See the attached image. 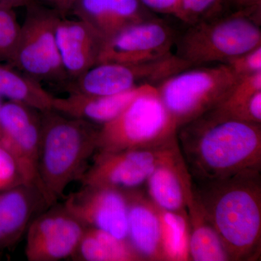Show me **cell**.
Instances as JSON below:
<instances>
[{
    "label": "cell",
    "instance_id": "1f68e13d",
    "mask_svg": "<svg viewBox=\"0 0 261 261\" xmlns=\"http://www.w3.org/2000/svg\"><path fill=\"white\" fill-rule=\"evenodd\" d=\"M34 1V0H0V5L9 7L14 9L16 7H27L29 3Z\"/></svg>",
    "mask_w": 261,
    "mask_h": 261
},
{
    "label": "cell",
    "instance_id": "52a82bcc",
    "mask_svg": "<svg viewBox=\"0 0 261 261\" xmlns=\"http://www.w3.org/2000/svg\"><path fill=\"white\" fill-rule=\"evenodd\" d=\"M25 8L27 15L9 65L39 83L61 84L66 88L70 81L62 64L56 37L62 16L35 0Z\"/></svg>",
    "mask_w": 261,
    "mask_h": 261
},
{
    "label": "cell",
    "instance_id": "4316f807",
    "mask_svg": "<svg viewBox=\"0 0 261 261\" xmlns=\"http://www.w3.org/2000/svg\"><path fill=\"white\" fill-rule=\"evenodd\" d=\"M226 64L238 79L260 73L261 46L233 58Z\"/></svg>",
    "mask_w": 261,
    "mask_h": 261
},
{
    "label": "cell",
    "instance_id": "2e32d148",
    "mask_svg": "<svg viewBox=\"0 0 261 261\" xmlns=\"http://www.w3.org/2000/svg\"><path fill=\"white\" fill-rule=\"evenodd\" d=\"M123 191L128 203L127 240L142 260L165 261L159 207L139 188Z\"/></svg>",
    "mask_w": 261,
    "mask_h": 261
},
{
    "label": "cell",
    "instance_id": "f1b7e54d",
    "mask_svg": "<svg viewBox=\"0 0 261 261\" xmlns=\"http://www.w3.org/2000/svg\"><path fill=\"white\" fill-rule=\"evenodd\" d=\"M149 9L176 16L180 0H140Z\"/></svg>",
    "mask_w": 261,
    "mask_h": 261
},
{
    "label": "cell",
    "instance_id": "5b68a950",
    "mask_svg": "<svg viewBox=\"0 0 261 261\" xmlns=\"http://www.w3.org/2000/svg\"><path fill=\"white\" fill-rule=\"evenodd\" d=\"M258 14L260 11L238 10L224 18L192 24L178 41L176 55L192 67L226 64L261 46Z\"/></svg>",
    "mask_w": 261,
    "mask_h": 261
},
{
    "label": "cell",
    "instance_id": "6da1fadb",
    "mask_svg": "<svg viewBox=\"0 0 261 261\" xmlns=\"http://www.w3.org/2000/svg\"><path fill=\"white\" fill-rule=\"evenodd\" d=\"M176 138L194 183L261 170V124L208 112L180 126Z\"/></svg>",
    "mask_w": 261,
    "mask_h": 261
},
{
    "label": "cell",
    "instance_id": "ba28073f",
    "mask_svg": "<svg viewBox=\"0 0 261 261\" xmlns=\"http://www.w3.org/2000/svg\"><path fill=\"white\" fill-rule=\"evenodd\" d=\"M191 65L176 54L141 63H98L67 86L70 94L106 96L143 85L157 86Z\"/></svg>",
    "mask_w": 261,
    "mask_h": 261
},
{
    "label": "cell",
    "instance_id": "d6986e66",
    "mask_svg": "<svg viewBox=\"0 0 261 261\" xmlns=\"http://www.w3.org/2000/svg\"><path fill=\"white\" fill-rule=\"evenodd\" d=\"M145 85L121 93L106 96L70 94L54 97L53 110L65 116L102 125L112 121L143 90Z\"/></svg>",
    "mask_w": 261,
    "mask_h": 261
},
{
    "label": "cell",
    "instance_id": "5bb4252c",
    "mask_svg": "<svg viewBox=\"0 0 261 261\" xmlns=\"http://www.w3.org/2000/svg\"><path fill=\"white\" fill-rule=\"evenodd\" d=\"M149 197L163 210L186 214L192 180L178 144L168 150L145 182Z\"/></svg>",
    "mask_w": 261,
    "mask_h": 261
},
{
    "label": "cell",
    "instance_id": "8992f818",
    "mask_svg": "<svg viewBox=\"0 0 261 261\" xmlns=\"http://www.w3.org/2000/svg\"><path fill=\"white\" fill-rule=\"evenodd\" d=\"M239 79L226 64L187 68L155 86L177 129L214 109Z\"/></svg>",
    "mask_w": 261,
    "mask_h": 261
},
{
    "label": "cell",
    "instance_id": "d6a6232c",
    "mask_svg": "<svg viewBox=\"0 0 261 261\" xmlns=\"http://www.w3.org/2000/svg\"><path fill=\"white\" fill-rule=\"evenodd\" d=\"M2 99H3V98L0 97V118H1L2 108H3V100H2Z\"/></svg>",
    "mask_w": 261,
    "mask_h": 261
},
{
    "label": "cell",
    "instance_id": "8fae6325",
    "mask_svg": "<svg viewBox=\"0 0 261 261\" xmlns=\"http://www.w3.org/2000/svg\"><path fill=\"white\" fill-rule=\"evenodd\" d=\"M177 144L158 149L95 152L93 163L86 170L80 181L82 185L110 187L120 190L138 189L168 150Z\"/></svg>",
    "mask_w": 261,
    "mask_h": 261
},
{
    "label": "cell",
    "instance_id": "cb8c5ba5",
    "mask_svg": "<svg viewBox=\"0 0 261 261\" xmlns=\"http://www.w3.org/2000/svg\"><path fill=\"white\" fill-rule=\"evenodd\" d=\"M258 92H261V72L239 79L227 97L209 113L221 118H234Z\"/></svg>",
    "mask_w": 261,
    "mask_h": 261
},
{
    "label": "cell",
    "instance_id": "484cf974",
    "mask_svg": "<svg viewBox=\"0 0 261 261\" xmlns=\"http://www.w3.org/2000/svg\"><path fill=\"white\" fill-rule=\"evenodd\" d=\"M222 0H180L176 17L192 24L208 18Z\"/></svg>",
    "mask_w": 261,
    "mask_h": 261
},
{
    "label": "cell",
    "instance_id": "277c9868",
    "mask_svg": "<svg viewBox=\"0 0 261 261\" xmlns=\"http://www.w3.org/2000/svg\"><path fill=\"white\" fill-rule=\"evenodd\" d=\"M176 132L156 87L145 85L118 116L99 127L97 152L165 148L177 143Z\"/></svg>",
    "mask_w": 261,
    "mask_h": 261
},
{
    "label": "cell",
    "instance_id": "603a6c76",
    "mask_svg": "<svg viewBox=\"0 0 261 261\" xmlns=\"http://www.w3.org/2000/svg\"><path fill=\"white\" fill-rule=\"evenodd\" d=\"M159 208L162 225V245L165 260H190L188 212L180 214Z\"/></svg>",
    "mask_w": 261,
    "mask_h": 261
},
{
    "label": "cell",
    "instance_id": "4dcf8cb0",
    "mask_svg": "<svg viewBox=\"0 0 261 261\" xmlns=\"http://www.w3.org/2000/svg\"><path fill=\"white\" fill-rule=\"evenodd\" d=\"M238 10L260 11L261 0H233Z\"/></svg>",
    "mask_w": 261,
    "mask_h": 261
},
{
    "label": "cell",
    "instance_id": "ac0fdd59",
    "mask_svg": "<svg viewBox=\"0 0 261 261\" xmlns=\"http://www.w3.org/2000/svg\"><path fill=\"white\" fill-rule=\"evenodd\" d=\"M140 0H75L70 12L89 24L105 40L145 20Z\"/></svg>",
    "mask_w": 261,
    "mask_h": 261
},
{
    "label": "cell",
    "instance_id": "e0dca14e",
    "mask_svg": "<svg viewBox=\"0 0 261 261\" xmlns=\"http://www.w3.org/2000/svg\"><path fill=\"white\" fill-rule=\"evenodd\" d=\"M48 207L36 187L20 185L0 191V251L16 243L32 220Z\"/></svg>",
    "mask_w": 261,
    "mask_h": 261
},
{
    "label": "cell",
    "instance_id": "44dd1931",
    "mask_svg": "<svg viewBox=\"0 0 261 261\" xmlns=\"http://www.w3.org/2000/svg\"><path fill=\"white\" fill-rule=\"evenodd\" d=\"M81 261H140L127 239L92 227L86 228L80 245L71 257Z\"/></svg>",
    "mask_w": 261,
    "mask_h": 261
},
{
    "label": "cell",
    "instance_id": "7a4b0ae2",
    "mask_svg": "<svg viewBox=\"0 0 261 261\" xmlns=\"http://www.w3.org/2000/svg\"><path fill=\"white\" fill-rule=\"evenodd\" d=\"M192 192L230 261H254L261 252V170L192 182Z\"/></svg>",
    "mask_w": 261,
    "mask_h": 261
},
{
    "label": "cell",
    "instance_id": "d4e9b609",
    "mask_svg": "<svg viewBox=\"0 0 261 261\" xmlns=\"http://www.w3.org/2000/svg\"><path fill=\"white\" fill-rule=\"evenodd\" d=\"M20 25L13 8L0 5V62L8 63L14 53Z\"/></svg>",
    "mask_w": 261,
    "mask_h": 261
},
{
    "label": "cell",
    "instance_id": "f546056e",
    "mask_svg": "<svg viewBox=\"0 0 261 261\" xmlns=\"http://www.w3.org/2000/svg\"><path fill=\"white\" fill-rule=\"evenodd\" d=\"M50 5L51 9L58 12L61 16L65 17L69 13L75 0H44Z\"/></svg>",
    "mask_w": 261,
    "mask_h": 261
},
{
    "label": "cell",
    "instance_id": "3957f363",
    "mask_svg": "<svg viewBox=\"0 0 261 261\" xmlns=\"http://www.w3.org/2000/svg\"><path fill=\"white\" fill-rule=\"evenodd\" d=\"M41 113L38 172L48 206L65 197L71 182L81 179L97 152L94 123L51 110Z\"/></svg>",
    "mask_w": 261,
    "mask_h": 261
},
{
    "label": "cell",
    "instance_id": "30bf717a",
    "mask_svg": "<svg viewBox=\"0 0 261 261\" xmlns=\"http://www.w3.org/2000/svg\"><path fill=\"white\" fill-rule=\"evenodd\" d=\"M86 226L63 205H53L36 216L27 231L29 261H58L73 256Z\"/></svg>",
    "mask_w": 261,
    "mask_h": 261
},
{
    "label": "cell",
    "instance_id": "9c48e42d",
    "mask_svg": "<svg viewBox=\"0 0 261 261\" xmlns=\"http://www.w3.org/2000/svg\"><path fill=\"white\" fill-rule=\"evenodd\" d=\"M40 134V112L23 103L3 102L0 146L14 160L24 184L42 192L38 172Z\"/></svg>",
    "mask_w": 261,
    "mask_h": 261
},
{
    "label": "cell",
    "instance_id": "83f0119b",
    "mask_svg": "<svg viewBox=\"0 0 261 261\" xmlns=\"http://www.w3.org/2000/svg\"><path fill=\"white\" fill-rule=\"evenodd\" d=\"M25 185L16 163L11 155L0 146V191Z\"/></svg>",
    "mask_w": 261,
    "mask_h": 261
},
{
    "label": "cell",
    "instance_id": "4fadbf2b",
    "mask_svg": "<svg viewBox=\"0 0 261 261\" xmlns=\"http://www.w3.org/2000/svg\"><path fill=\"white\" fill-rule=\"evenodd\" d=\"M63 205L86 227L102 230L117 238H127L128 203L123 190L82 185L66 197Z\"/></svg>",
    "mask_w": 261,
    "mask_h": 261
},
{
    "label": "cell",
    "instance_id": "7402d4cb",
    "mask_svg": "<svg viewBox=\"0 0 261 261\" xmlns=\"http://www.w3.org/2000/svg\"><path fill=\"white\" fill-rule=\"evenodd\" d=\"M0 97L23 103L43 113L53 110L55 97L39 82L0 62Z\"/></svg>",
    "mask_w": 261,
    "mask_h": 261
},
{
    "label": "cell",
    "instance_id": "7c38bea8",
    "mask_svg": "<svg viewBox=\"0 0 261 261\" xmlns=\"http://www.w3.org/2000/svg\"><path fill=\"white\" fill-rule=\"evenodd\" d=\"M171 29L162 21L145 19L121 29L103 42L98 63H141L172 54Z\"/></svg>",
    "mask_w": 261,
    "mask_h": 261
},
{
    "label": "cell",
    "instance_id": "ffe728a7",
    "mask_svg": "<svg viewBox=\"0 0 261 261\" xmlns=\"http://www.w3.org/2000/svg\"><path fill=\"white\" fill-rule=\"evenodd\" d=\"M190 223L189 253L192 261H230L216 230L206 218L192 192L187 205Z\"/></svg>",
    "mask_w": 261,
    "mask_h": 261
},
{
    "label": "cell",
    "instance_id": "9a60e30c",
    "mask_svg": "<svg viewBox=\"0 0 261 261\" xmlns=\"http://www.w3.org/2000/svg\"><path fill=\"white\" fill-rule=\"evenodd\" d=\"M56 37L62 64L70 82L97 64L105 39L89 24L61 17Z\"/></svg>",
    "mask_w": 261,
    "mask_h": 261
}]
</instances>
